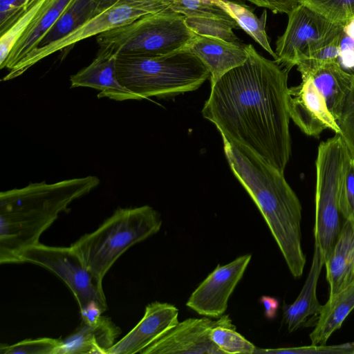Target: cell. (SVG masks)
Returning <instances> with one entry per match:
<instances>
[{
    "label": "cell",
    "mask_w": 354,
    "mask_h": 354,
    "mask_svg": "<svg viewBox=\"0 0 354 354\" xmlns=\"http://www.w3.org/2000/svg\"><path fill=\"white\" fill-rule=\"evenodd\" d=\"M339 210L344 220H354V157L351 155L341 184Z\"/></svg>",
    "instance_id": "836d02e7"
},
{
    "label": "cell",
    "mask_w": 354,
    "mask_h": 354,
    "mask_svg": "<svg viewBox=\"0 0 354 354\" xmlns=\"http://www.w3.org/2000/svg\"><path fill=\"white\" fill-rule=\"evenodd\" d=\"M259 302L264 308V315L268 319H273L276 317L279 307V300L270 296H261Z\"/></svg>",
    "instance_id": "74e56055"
},
{
    "label": "cell",
    "mask_w": 354,
    "mask_h": 354,
    "mask_svg": "<svg viewBox=\"0 0 354 354\" xmlns=\"http://www.w3.org/2000/svg\"><path fill=\"white\" fill-rule=\"evenodd\" d=\"M354 354V342L341 344L310 345L292 348H259L254 354Z\"/></svg>",
    "instance_id": "1f68e13d"
},
{
    "label": "cell",
    "mask_w": 354,
    "mask_h": 354,
    "mask_svg": "<svg viewBox=\"0 0 354 354\" xmlns=\"http://www.w3.org/2000/svg\"><path fill=\"white\" fill-rule=\"evenodd\" d=\"M338 64L344 71L354 76V39L344 30L339 40Z\"/></svg>",
    "instance_id": "d590c367"
},
{
    "label": "cell",
    "mask_w": 354,
    "mask_h": 354,
    "mask_svg": "<svg viewBox=\"0 0 354 354\" xmlns=\"http://www.w3.org/2000/svg\"><path fill=\"white\" fill-rule=\"evenodd\" d=\"M185 23L195 34L220 39L227 42L242 44L232 29L239 26L230 21L203 17H185Z\"/></svg>",
    "instance_id": "d4e9b609"
},
{
    "label": "cell",
    "mask_w": 354,
    "mask_h": 354,
    "mask_svg": "<svg viewBox=\"0 0 354 354\" xmlns=\"http://www.w3.org/2000/svg\"><path fill=\"white\" fill-rule=\"evenodd\" d=\"M198 35L171 9L144 15L96 36L98 51L118 57H155L187 49Z\"/></svg>",
    "instance_id": "8992f818"
},
{
    "label": "cell",
    "mask_w": 354,
    "mask_h": 354,
    "mask_svg": "<svg viewBox=\"0 0 354 354\" xmlns=\"http://www.w3.org/2000/svg\"><path fill=\"white\" fill-rule=\"evenodd\" d=\"M171 6L161 0H118L62 39L30 52L2 80L21 75L41 59L80 41L129 24L144 15L171 9Z\"/></svg>",
    "instance_id": "ba28073f"
},
{
    "label": "cell",
    "mask_w": 354,
    "mask_h": 354,
    "mask_svg": "<svg viewBox=\"0 0 354 354\" xmlns=\"http://www.w3.org/2000/svg\"><path fill=\"white\" fill-rule=\"evenodd\" d=\"M307 77L311 78L324 97L329 111L337 122L354 76L344 71L337 63L331 62L324 64Z\"/></svg>",
    "instance_id": "44dd1931"
},
{
    "label": "cell",
    "mask_w": 354,
    "mask_h": 354,
    "mask_svg": "<svg viewBox=\"0 0 354 354\" xmlns=\"http://www.w3.org/2000/svg\"><path fill=\"white\" fill-rule=\"evenodd\" d=\"M225 157L234 175L263 217L286 265L299 278L306 258L301 247V205L283 173L248 149L223 138Z\"/></svg>",
    "instance_id": "7a4b0ae2"
},
{
    "label": "cell",
    "mask_w": 354,
    "mask_h": 354,
    "mask_svg": "<svg viewBox=\"0 0 354 354\" xmlns=\"http://www.w3.org/2000/svg\"><path fill=\"white\" fill-rule=\"evenodd\" d=\"M215 3L231 16L239 25L266 50L274 60L277 59L275 52L272 49L266 31L267 11L264 10L258 17L250 7L239 1L232 0H214Z\"/></svg>",
    "instance_id": "cb8c5ba5"
},
{
    "label": "cell",
    "mask_w": 354,
    "mask_h": 354,
    "mask_svg": "<svg viewBox=\"0 0 354 354\" xmlns=\"http://www.w3.org/2000/svg\"><path fill=\"white\" fill-rule=\"evenodd\" d=\"M285 32L276 41V62L290 71L298 60L330 43L343 31L344 24L329 21L301 3L289 14Z\"/></svg>",
    "instance_id": "30bf717a"
},
{
    "label": "cell",
    "mask_w": 354,
    "mask_h": 354,
    "mask_svg": "<svg viewBox=\"0 0 354 354\" xmlns=\"http://www.w3.org/2000/svg\"><path fill=\"white\" fill-rule=\"evenodd\" d=\"M350 157V151L338 133L319 145L315 161L314 238L325 263L330 256L342 227L339 193Z\"/></svg>",
    "instance_id": "52a82bcc"
},
{
    "label": "cell",
    "mask_w": 354,
    "mask_h": 354,
    "mask_svg": "<svg viewBox=\"0 0 354 354\" xmlns=\"http://www.w3.org/2000/svg\"><path fill=\"white\" fill-rule=\"evenodd\" d=\"M120 333L121 329L111 318L102 315L97 324L82 322L72 333L61 339L59 354H108Z\"/></svg>",
    "instance_id": "e0dca14e"
},
{
    "label": "cell",
    "mask_w": 354,
    "mask_h": 354,
    "mask_svg": "<svg viewBox=\"0 0 354 354\" xmlns=\"http://www.w3.org/2000/svg\"><path fill=\"white\" fill-rule=\"evenodd\" d=\"M218 326L236 328L229 315L216 320L203 316L178 323L140 352V354H224L209 337Z\"/></svg>",
    "instance_id": "8fae6325"
},
{
    "label": "cell",
    "mask_w": 354,
    "mask_h": 354,
    "mask_svg": "<svg viewBox=\"0 0 354 354\" xmlns=\"http://www.w3.org/2000/svg\"><path fill=\"white\" fill-rule=\"evenodd\" d=\"M187 50L194 54L209 72L211 86L230 70L245 63L248 53L245 44L197 35Z\"/></svg>",
    "instance_id": "2e32d148"
},
{
    "label": "cell",
    "mask_w": 354,
    "mask_h": 354,
    "mask_svg": "<svg viewBox=\"0 0 354 354\" xmlns=\"http://www.w3.org/2000/svg\"><path fill=\"white\" fill-rule=\"evenodd\" d=\"M37 0H27L26 1V8L28 9L31 6H32Z\"/></svg>",
    "instance_id": "60d3db41"
},
{
    "label": "cell",
    "mask_w": 354,
    "mask_h": 354,
    "mask_svg": "<svg viewBox=\"0 0 354 354\" xmlns=\"http://www.w3.org/2000/svg\"><path fill=\"white\" fill-rule=\"evenodd\" d=\"M342 32L330 43L315 49L298 60L296 66L301 77L308 76L326 64L331 62L338 64Z\"/></svg>",
    "instance_id": "4316f807"
},
{
    "label": "cell",
    "mask_w": 354,
    "mask_h": 354,
    "mask_svg": "<svg viewBox=\"0 0 354 354\" xmlns=\"http://www.w3.org/2000/svg\"><path fill=\"white\" fill-rule=\"evenodd\" d=\"M209 337L224 354H254L256 346L236 330L223 326L214 327Z\"/></svg>",
    "instance_id": "484cf974"
},
{
    "label": "cell",
    "mask_w": 354,
    "mask_h": 354,
    "mask_svg": "<svg viewBox=\"0 0 354 354\" xmlns=\"http://www.w3.org/2000/svg\"><path fill=\"white\" fill-rule=\"evenodd\" d=\"M179 310L171 304L153 301L145 308L142 318L109 351L108 354L140 353L178 323Z\"/></svg>",
    "instance_id": "5bb4252c"
},
{
    "label": "cell",
    "mask_w": 354,
    "mask_h": 354,
    "mask_svg": "<svg viewBox=\"0 0 354 354\" xmlns=\"http://www.w3.org/2000/svg\"><path fill=\"white\" fill-rule=\"evenodd\" d=\"M354 309V281L323 305L314 330L310 334L311 345H324Z\"/></svg>",
    "instance_id": "7402d4cb"
},
{
    "label": "cell",
    "mask_w": 354,
    "mask_h": 354,
    "mask_svg": "<svg viewBox=\"0 0 354 354\" xmlns=\"http://www.w3.org/2000/svg\"><path fill=\"white\" fill-rule=\"evenodd\" d=\"M324 266L330 300L354 281V220H344Z\"/></svg>",
    "instance_id": "d6986e66"
},
{
    "label": "cell",
    "mask_w": 354,
    "mask_h": 354,
    "mask_svg": "<svg viewBox=\"0 0 354 354\" xmlns=\"http://www.w3.org/2000/svg\"><path fill=\"white\" fill-rule=\"evenodd\" d=\"M245 63L213 86L202 109L222 138L245 147L284 173L291 154L288 75L245 44Z\"/></svg>",
    "instance_id": "6da1fadb"
},
{
    "label": "cell",
    "mask_w": 354,
    "mask_h": 354,
    "mask_svg": "<svg viewBox=\"0 0 354 354\" xmlns=\"http://www.w3.org/2000/svg\"><path fill=\"white\" fill-rule=\"evenodd\" d=\"M251 258L250 254H243L225 265H217L191 294L186 306L203 316L216 319L223 316Z\"/></svg>",
    "instance_id": "7c38bea8"
},
{
    "label": "cell",
    "mask_w": 354,
    "mask_h": 354,
    "mask_svg": "<svg viewBox=\"0 0 354 354\" xmlns=\"http://www.w3.org/2000/svg\"><path fill=\"white\" fill-rule=\"evenodd\" d=\"M288 88V109L290 118L305 134L318 138L326 129L339 133L337 123L329 111L326 100L310 77Z\"/></svg>",
    "instance_id": "4fadbf2b"
},
{
    "label": "cell",
    "mask_w": 354,
    "mask_h": 354,
    "mask_svg": "<svg viewBox=\"0 0 354 354\" xmlns=\"http://www.w3.org/2000/svg\"><path fill=\"white\" fill-rule=\"evenodd\" d=\"M21 263L39 266L60 278L73 294L80 310L92 304L106 310L102 283L85 266L71 246H48L38 243L22 252Z\"/></svg>",
    "instance_id": "9c48e42d"
},
{
    "label": "cell",
    "mask_w": 354,
    "mask_h": 354,
    "mask_svg": "<svg viewBox=\"0 0 354 354\" xmlns=\"http://www.w3.org/2000/svg\"><path fill=\"white\" fill-rule=\"evenodd\" d=\"M71 0H46L26 30L17 40L1 69L12 71L38 46L46 32L58 19Z\"/></svg>",
    "instance_id": "ac0fdd59"
},
{
    "label": "cell",
    "mask_w": 354,
    "mask_h": 354,
    "mask_svg": "<svg viewBox=\"0 0 354 354\" xmlns=\"http://www.w3.org/2000/svg\"><path fill=\"white\" fill-rule=\"evenodd\" d=\"M118 81L138 100L169 97L198 88L209 77L203 63L187 49L155 57H118Z\"/></svg>",
    "instance_id": "277c9868"
},
{
    "label": "cell",
    "mask_w": 354,
    "mask_h": 354,
    "mask_svg": "<svg viewBox=\"0 0 354 354\" xmlns=\"http://www.w3.org/2000/svg\"><path fill=\"white\" fill-rule=\"evenodd\" d=\"M46 0H37L0 37V64L7 58L17 40L26 30Z\"/></svg>",
    "instance_id": "4dcf8cb0"
},
{
    "label": "cell",
    "mask_w": 354,
    "mask_h": 354,
    "mask_svg": "<svg viewBox=\"0 0 354 354\" xmlns=\"http://www.w3.org/2000/svg\"><path fill=\"white\" fill-rule=\"evenodd\" d=\"M324 260L318 246L315 244L310 269L305 283L296 300L291 304H283V320L290 333L301 326L311 315H319L322 310L317 297V285Z\"/></svg>",
    "instance_id": "ffe728a7"
},
{
    "label": "cell",
    "mask_w": 354,
    "mask_h": 354,
    "mask_svg": "<svg viewBox=\"0 0 354 354\" xmlns=\"http://www.w3.org/2000/svg\"><path fill=\"white\" fill-rule=\"evenodd\" d=\"M61 339H26L12 345L1 344V354H59Z\"/></svg>",
    "instance_id": "f546056e"
},
{
    "label": "cell",
    "mask_w": 354,
    "mask_h": 354,
    "mask_svg": "<svg viewBox=\"0 0 354 354\" xmlns=\"http://www.w3.org/2000/svg\"><path fill=\"white\" fill-rule=\"evenodd\" d=\"M95 1L97 2L98 9L102 10L113 5L118 0H95ZM161 1L170 3H171V5H173V3L176 1V0H161Z\"/></svg>",
    "instance_id": "f35d334b"
},
{
    "label": "cell",
    "mask_w": 354,
    "mask_h": 354,
    "mask_svg": "<svg viewBox=\"0 0 354 354\" xmlns=\"http://www.w3.org/2000/svg\"><path fill=\"white\" fill-rule=\"evenodd\" d=\"M343 30L348 36L354 39V19H352L344 24Z\"/></svg>",
    "instance_id": "ab89813d"
},
{
    "label": "cell",
    "mask_w": 354,
    "mask_h": 354,
    "mask_svg": "<svg viewBox=\"0 0 354 354\" xmlns=\"http://www.w3.org/2000/svg\"><path fill=\"white\" fill-rule=\"evenodd\" d=\"M337 123L340 131L339 134L346 143L351 156L354 157V77L342 104Z\"/></svg>",
    "instance_id": "d6a6232c"
},
{
    "label": "cell",
    "mask_w": 354,
    "mask_h": 354,
    "mask_svg": "<svg viewBox=\"0 0 354 354\" xmlns=\"http://www.w3.org/2000/svg\"><path fill=\"white\" fill-rule=\"evenodd\" d=\"M259 6L270 9L274 13L289 14L301 4V0H248Z\"/></svg>",
    "instance_id": "8d00e7d4"
},
{
    "label": "cell",
    "mask_w": 354,
    "mask_h": 354,
    "mask_svg": "<svg viewBox=\"0 0 354 354\" xmlns=\"http://www.w3.org/2000/svg\"><path fill=\"white\" fill-rule=\"evenodd\" d=\"M171 10L185 17H212L238 25L231 16L215 3L214 0H176Z\"/></svg>",
    "instance_id": "f1b7e54d"
},
{
    "label": "cell",
    "mask_w": 354,
    "mask_h": 354,
    "mask_svg": "<svg viewBox=\"0 0 354 354\" xmlns=\"http://www.w3.org/2000/svg\"><path fill=\"white\" fill-rule=\"evenodd\" d=\"M162 223L158 212L149 205L118 208L97 229L71 246L102 283L118 258L131 246L156 234Z\"/></svg>",
    "instance_id": "5b68a950"
},
{
    "label": "cell",
    "mask_w": 354,
    "mask_h": 354,
    "mask_svg": "<svg viewBox=\"0 0 354 354\" xmlns=\"http://www.w3.org/2000/svg\"><path fill=\"white\" fill-rule=\"evenodd\" d=\"M102 10L98 9L95 0H71L37 48L62 39Z\"/></svg>",
    "instance_id": "603a6c76"
},
{
    "label": "cell",
    "mask_w": 354,
    "mask_h": 354,
    "mask_svg": "<svg viewBox=\"0 0 354 354\" xmlns=\"http://www.w3.org/2000/svg\"><path fill=\"white\" fill-rule=\"evenodd\" d=\"M27 0H0V33L3 34L28 9Z\"/></svg>",
    "instance_id": "e575fe53"
},
{
    "label": "cell",
    "mask_w": 354,
    "mask_h": 354,
    "mask_svg": "<svg viewBox=\"0 0 354 354\" xmlns=\"http://www.w3.org/2000/svg\"><path fill=\"white\" fill-rule=\"evenodd\" d=\"M329 21L345 24L354 19V0H301Z\"/></svg>",
    "instance_id": "83f0119b"
},
{
    "label": "cell",
    "mask_w": 354,
    "mask_h": 354,
    "mask_svg": "<svg viewBox=\"0 0 354 354\" xmlns=\"http://www.w3.org/2000/svg\"><path fill=\"white\" fill-rule=\"evenodd\" d=\"M117 56L98 51L87 66L70 77L71 87H88L100 91L97 97L117 101L138 100L137 97L121 85L116 72Z\"/></svg>",
    "instance_id": "9a60e30c"
},
{
    "label": "cell",
    "mask_w": 354,
    "mask_h": 354,
    "mask_svg": "<svg viewBox=\"0 0 354 354\" xmlns=\"http://www.w3.org/2000/svg\"><path fill=\"white\" fill-rule=\"evenodd\" d=\"M95 176L30 183L0 193V263H19L59 215L100 184Z\"/></svg>",
    "instance_id": "3957f363"
}]
</instances>
